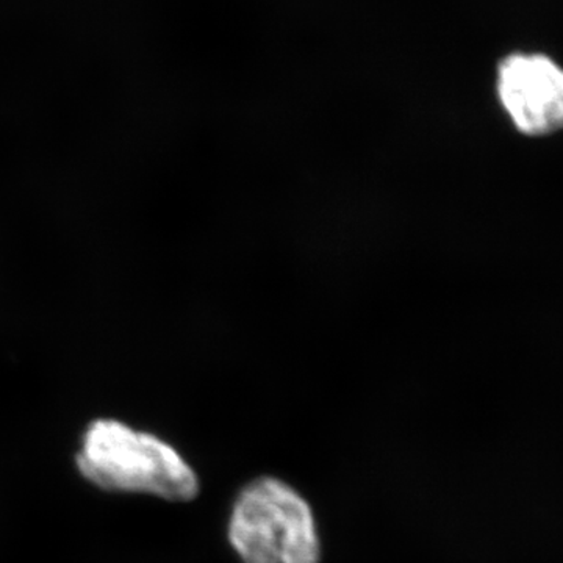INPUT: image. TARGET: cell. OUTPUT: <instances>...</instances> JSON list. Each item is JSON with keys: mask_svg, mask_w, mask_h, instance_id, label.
I'll use <instances>...</instances> for the list:
<instances>
[{"mask_svg": "<svg viewBox=\"0 0 563 563\" xmlns=\"http://www.w3.org/2000/svg\"><path fill=\"white\" fill-rule=\"evenodd\" d=\"M229 542L243 563H320L310 504L277 477L252 481L233 503Z\"/></svg>", "mask_w": 563, "mask_h": 563, "instance_id": "7a4b0ae2", "label": "cell"}, {"mask_svg": "<svg viewBox=\"0 0 563 563\" xmlns=\"http://www.w3.org/2000/svg\"><path fill=\"white\" fill-rule=\"evenodd\" d=\"M496 91L504 111L523 135L563 129V69L540 54H512L499 63Z\"/></svg>", "mask_w": 563, "mask_h": 563, "instance_id": "3957f363", "label": "cell"}, {"mask_svg": "<svg viewBox=\"0 0 563 563\" xmlns=\"http://www.w3.org/2000/svg\"><path fill=\"white\" fill-rule=\"evenodd\" d=\"M76 461L81 476L102 490L184 503L199 493L198 474L172 444L118 420L91 422Z\"/></svg>", "mask_w": 563, "mask_h": 563, "instance_id": "6da1fadb", "label": "cell"}]
</instances>
